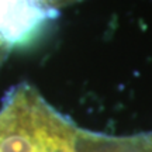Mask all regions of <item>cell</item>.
Instances as JSON below:
<instances>
[{
	"label": "cell",
	"mask_w": 152,
	"mask_h": 152,
	"mask_svg": "<svg viewBox=\"0 0 152 152\" xmlns=\"http://www.w3.org/2000/svg\"><path fill=\"white\" fill-rule=\"evenodd\" d=\"M47 1L51 3V6H54L55 9L59 11L61 9H64V7H66L69 4H73V3L79 1V0H47Z\"/></svg>",
	"instance_id": "obj_1"
}]
</instances>
